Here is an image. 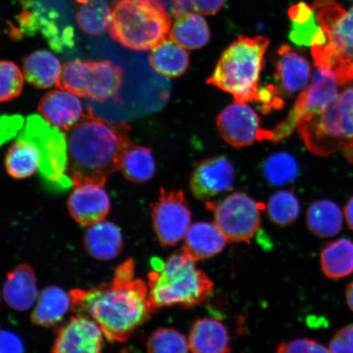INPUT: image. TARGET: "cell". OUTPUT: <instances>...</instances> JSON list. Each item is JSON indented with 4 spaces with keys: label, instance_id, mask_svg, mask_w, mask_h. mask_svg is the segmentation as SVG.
<instances>
[{
    "label": "cell",
    "instance_id": "cell-30",
    "mask_svg": "<svg viewBox=\"0 0 353 353\" xmlns=\"http://www.w3.org/2000/svg\"><path fill=\"white\" fill-rule=\"evenodd\" d=\"M120 170L130 182H148L156 173V162L152 150L132 143L123 154Z\"/></svg>",
    "mask_w": 353,
    "mask_h": 353
},
{
    "label": "cell",
    "instance_id": "cell-45",
    "mask_svg": "<svg viewBox=\"0 0 353 353\" xmlns=\"http://www.w3.org/2000/svg\"><path fill=\"white\" fill-rule=\"evenodd\" d=\"M346 299L348 307L353 312V281L347 287Z\"/></svg>",
    "mask_w": 353,
    "mask_h": 353
},
{
    "label": "cell",
    "instance_id": "cell-41",
    "mask_svg": "<svg viewBox=\"0 0 353 353\" xmlns=\"http://www.w3.org/2000/svg\"><path fill=\"white\" fill-rule=\"evenodd\" d=\"M21 123L22 119L19 117H3L0 120V145L15 135V132L19 130Z\"/></svg>",
    "mask_w": 353,
    "mask_h": 353
},
{
    "label": "cell",
    "instance_id": "cell-34",
    "mask_svg": "<svg viewBox=\"0 0 353 353\" xmlns=\"http://www.w3.org/2000/svg\"><path fill=\"white\" fill-rule=\"evenodd\" d=\"M300 213L299 201L293 192H277L269 199L268 214L278 226H288L297 220Z\"/></svg>",
    "mask_w": 353,
    "mask_h": 353
},
{
    "label": "cell",
    "instance_id": "cell-6",
    "mask_svg": "<svg viewBox=\"0 0 353 353\" xmlns=\"http://www.w3.org/2000/svg\"><path fill=\"white\" fill-rule=\"evenodd\" d=\"M296 129L309 151L316 156L342 151L353 161V81L343 87L324 112L300 122Z\"/></svg>",
    "mask_w": 353,
    "mask_h": 353
},
{
    "label": "cell",
    "instance_id": "cell-2",
    "mask_svg": "<svg viewBox=\"0 0 353 353\" xmlns=\"http://www.w3.org/2000/svg\"><path fill=\"white\" fill-rule=\"evenodd\" d=\"M130 127L83 113L72 129L66 132L68 174L73 187L85 184L104 186L109 176L120 170L123 154L132 144Z\"/></svg>",
    "mask_w": 353,
    "mask_h": 353
},
{
    "label": "cell",
    "instance_id": "cell-31",
    "mask_svg": "<svg viewBox=\"0 0 353 353\" xmlns=\"http://www.w3.org/2000/svg\"><path fill=\"white\" fill-rule=\"evenodd\" d=\"M39 154L35 145L28 141L17 139L6 154L8 174L16 179L29 178L39 169Z\"/></svg>",
    "mask_w": 353,
    "mask_h": 353
},
{
    "label": "cell",
    "instance_id": "cell-26",
    "mask_svg": "<svg viewBox=\"0 0 353 353\" xmlns=\"http://www.w3.org/2000/svg\"><path fill=\"white\" fill-rule=\"evenodd\" d=\"M149 63L162 76L176 78L187 72L189 56L183 47L171 39H166L152 48L149 56Z\"/></svg>",
    "mask_w": 353,
    "mask_h": 353
},
{
    "label": "cell",
    "instance_id": "cell-25",
    "mask_svg": "<svg viewBox=\"0 0 353 353\" xmlns=\"http://www.w3.org/2000/svg\"><path fill=\"white\" fill-rule=\"evenodd\" d=\"M60 61L52 52L39 50L32 52L23 60V73L26 81L38 88L57 85L61 76Z\"/></svg>",
    "mask_w": 353,
    "mask_h": 353
},
{
    "label": "cell",
    "instance_id": "cell-20",
    "mask_svg": "<svg viewBox=\"0 0 353 353\" xmlns=\"http://www.w3.org/2000/svg\"><path fill=\"white\" fill-rule=\"evenodd\" d=\"M83 243L91 257L110 261L121 254L123 242L121 229L112 223L103 221L88 229Z\"/></svg>",
    "mask_w": 353,
    "mask_h": 353
},
{
    "label": "cell",
    "instance_id": "cell-40",
    "mask_svg": "<svg viewBox=\"0 0 353 353\" xmlns=\"http://www.w3.org/2000/svg\"><path fill=\"white\" fill-rule=\"evenodd\" d=\"M25 345L19 335L0 330V353H24Z\"/></svg>",
    "mask_w": 353,
    "mask_h": 353
},
{
    "label": "cell",
    "instance_id": "cell-27",
    "mask_svg": "<svg viewBox=\"0 0 353 353\" xmlns=\"http://www.w3.org/2000/svg\"><path fill=\"white\" fill-rule=\"evenodd\" d=\"M343 212L328 200L312 203L307 212V226L313 235L321 238L336 236L343 227Z\"/></svg>",
    "mask_w": 353,
    "mask_h": 353
},
{
    "label": "cell",
    "instance_id": "cell-14",
    "mask_svg": "<svg viewBox=\"0 0 353 353\" xmlns=\"http://www.w3.org/2000/svg\"><path fill=\"white\" fill-rule=\"evenodd\" d=\"M235 170L230 161L217 157L198 163L190 179V189L196 198L206 200L230 191Z\"/></svg>",
    "mask_w": 353,
    "mask_h": 353
},
{
    "label": "cell",
    "instance_id": "cell-11",
    "mask_svg": "<svg viewBox=\"0 0 353 353\" xmlns=\"http://www.w3.org/2000/svg\"><path fill=\"white\" fill-rule=\"evenodd\" d=\"M152 225L163 246H174L183 239L191 225L192 213L182 191H166L152 205Z\"/></svg>",
    "mask_w": 353,
    "mask_h": 353
},
{
    "label": "cell",
    "instance_id": "cell-37",
    "mask_svg": "<svg viewBox=\"0 0 353 353\" xmlns=\"http://www.w3.org/2000/svg\"><path fill=\"white\" fill-rule=\"evenodd\" d=\"M326 37L342 55L353 61V6Z\"/></svg>",
    "mask_w": 353,
    "mask_h": 353
},
{
    "label": "cell",
    "instance_id": "cell-5",
    "mask_svg": "<svg viewBox=\"0 0 353 353\" xmlns=\"http://www.w3.org/2000/svg\"><path fill=\"white\" fill-rule=\"evenodd\" d=\"M171 19L161 0H116L108 32L121 46L132 51L151 50L164 41Z\"/></svg>",
    "mask_w": 353,
    "mask_h": 353
},
{
    "label": "cell",
    "instance_id": "cell-13",
    "mask_svg": "<svg viewBox=\"0 0 353 353\" xmlns=\"http://www.w3.org/2000/svg\"><path fill=\"white\" fill-rule=\"evenodd\" d=\"M104 334L88 317L77 315L61 326L51 353H101Z\"/></svg>",
    "mask_w": 353,
    "mask_h": 353
},
{
    "label": "cell",
    "instance_id": "cell-43",
    "mask_svg": "<svg viewBox=\"0 0 353 353\" xmlns=\"http://www.w3.org/2000/svg\"><path fill=\"white\" fill-rule=\"evenodd\" d=\"M193 10L191 0H173L172 2V12L176 17H182Z\"/></svg>",
    "mask_w": 353,
    "mask_h": 353
},
{
    "label": "cell",
    "instance_id": "cell-46",
    "mask_svg": "<svg viewBox=\"0 0 353 353\" xmlns=\"http://www.w3.org/2000/svg\"><path fill=\"white\" fill-rule=\"evenodd\" d=\"M335 0H314V3L312 4L313 10H320V8L330 6V4L334 3Z\"/></svg>",
    "mask_w": 353,
    "mask_h": 353
},
{
    "label": "cell",
    "instance_id": "cell-9",
    "mask_svg": "<svg viewBox=\"0 0 353 353\" xmlns=\"http://www.w3.org/2000/svg\"><path fill=\"white\" fill-rule=\"evenodd\" d=\"M312 81L295 101L294 107L283 121L272 130L275 142L289 137L299 123L324 112L341 92L344 83L335 70L326 65H315Z\"/></svg>",
    "mask_w": 353,
    "mask_h": 353
},
{
    "label": "cell",
    "instance_id": "cell-3",
    "mask_svg": "<svg viewBox=\"0 0 353 353\" xmlns=\"http://www.w3.org/2000/svg\"><path fill=\"white\" fill-rule=\"evenodd\" d=\"M148 285L152 313L163 307H196L210 296L214 286L208 275L183 252L168 258L161 271L150 272Z\"/></svg>",
    "mask_w": 353,
    "mask_h": 353
},
{
    "label": "cell",
    "instance_id": "cell-24",
    "mask_svg": "<svg viewBox=\"0 0 353 353\" xmlns=\"http://www.w3.org/2000/svg\"><path fill=\"white\" fill-rule=\"evenodd\" d=\"M70 308H72L70 293L59 286H48L39 294L32 320L37 325L52 327L64 319Z\"/></svg>",
    "mask_w": 353,
    "mask_h": 353
},
{
    "label": "cell",
    "instance_id": "cell-4",
    "mask_svg": "<svg viewBox=\"0 0 353 353\" xmlns=\"http://www.w3.org/2000/svg\"><path fill=\"white\" fill-rule=\"evenodd\" d=\"M269 43L261 35L238 37L223 52L207 83L231 94L236 103L259 101V81Z\"/></svg>",
    "mask_w": 353,
    "mask_h": 353
},
{
    "label": "cell",
    "instance_id": "cell-17",
    "mask_svg": "<svg viewBox=\"0 0 353 353\" xmlns=\"http://www.w3.org/2000/svg\"><path fill=\"white\" fill-rule=\"evenodd\" d=\"M39 112L52 127L68 132L81 121L83 107L78 96L65 90H52L42 97Z\"/></svg>",
    "mask_w": 353,
    "mask_h": 353
},
{
    "label": "cell",
    "instance_id": "cell-47",
    "mask_svg": "<svg viewBox=\"0 0 353 353\" xmlns=\"http://www.w3.org/2000/svg\"><path fill=\"white\" fill-rule=\"evenodd\" d=\"M350 1H353V0H350Z\"/></svg>",
    "mask_w": 353,
    "mask_h": 353
},
{
    "label": "cell",
    "instance_id": "cell-32",
    "mask_svg": "<svg viewBox=\"0 0 353 353\" xmlns=\"http://www.w3.org/2000/svg\"><path fill=\"white\" fill-rule=\"evenodd\" d=\"M77 21L83 32L99 35L108 30L112 8L104 0H77Z\"/></svg>",
    "mask_w": 353,
    "mask_h": 353
},
{
    "label": "cell",
    "instance_id": "cell-35",
    "mask_svg": "<svg viewBox=\"0 0 353 353\" xmlns=\"http://www.w3.org/2000/svg\"><path fill=\"white\" fill-rule=\"evenodd\" d=\"M188 339L173 328L154 330L147 343L148 353H188Z\"/></svg>",
    "mask_w": 353,
    "mask_h": 353
},
{
    "label": "cell",
    "instance_id": "cell-23",
    "mask_svg": "<svg viewBox=\"0 0 353 353\" xmlns=\"http://www.w3.org/2000/svg\"><path fill=\"white\" fill-rule=\"evenodd\" d=\"M23 7L32 8L37 17L39 32L46 38L50 46L57 52L74 46V32L72 26H61L59 13L54 10H48L37 0H21Z\"/></svg>",
    "mask_w": 353,
    "mask_h": 353
},
{
    "label": "cell",
    "instance_id": "cell-12",
    "mask_svg": "<svg viewBox=\"0 0 353 353\" xmlns=\"http://www.w3.org/2000/svg\"><path fill=\"white\" fill-rule=\"evenodd\" d=\"M221 136L233 147L244 148L257 141L272 139V132L262 130L258 114L246 103L228 105L217 117Z\"/></svg>",
    "mask_w": 353,
    "mask_h": 353
},
{
    "label": "cell",
    "instance_id": "cell-16",
    "mask_svg": "<svg viewBox=\"0 0 353 353\" xmlns=\"http://www.w3.org/2000/svg\"><path fill=\"white\" fill-rule=\"evenodd\" d=\"M70 216L82 226L103 222L110 210V201L103 186L96 184L74 187L68 201Z\"/></svg>",
    "mask_w": 353,
    "mask_h": 353
},
{
    "label": "cell",
    "instance_id": "cell-38",
    "mask_svg": "<svg viewBox=\"0 0 353 353\" xmlns=\"http://www.w3.org/2000/svg\"><path fill=\"white\" fill-rule=\"evenodd\" d=\"M276 353H331L321 343L310 339H298L295 341L281 343Z\"/></svg>",
    "mask_w": 353,
    "mask_h": 353
},
{
    "label": "cell",
    "instance_id": "cell-36",
    "mask_svg": "<svg viewBox=\"0 0 353 353\" xmlns=\"http://www.w3.org/2000/svg\"><path fill=\"white\" fill-rule=\"evenodd\" d=\"M24 77L19 66L10 61H0V101L15 99L21 94Z\"/></svg>",
    "mask_w": 353,
    "mask_h": 353
},
{
    "label": "cell",
    "instance_id": "cell-8",
    "mask_svg": "<svg viewBox=\"0 0 353 353\" xmlns=\"http://www.w3.org/2000/svg\"><path fill=\"white\" fill-rule=\"evenodd\" d=\"M123 81L120 65L109 61H73L65 64L57 87L85 98L104 101L117 98Z\"/></svg>",
    "mask_w": 353,
    "mask_h": 353
},
{
    "label": "cell",
    "instance_id": "cell-18",
    "mask_svg": "<svg viewBox=\"0 0 353 353\" xmlns=\"http://www.w3.org/2000/svg\"><path fill=\"white\" fill-rule=\"evenodd\" d=\"M3 296L8 306L16 311L23 312L32 308L39 297L33 268L21 263L13 268L3 285Z\"/></svg>",
    "mask_w": 353,
    "mask_h": 353
},
{
    "label": "cell",
    "instance_id": "cell-15",
    "mask_svg": "<svg viewBox=\"0 0 353 353\" xmlns=\"http://www.w3.org/2000/svg\"><path fill=\"white\" fill-rule=\"evenodd\" d=\"M276 52L274 77L281 94L293 96L305 90L312 72L306 57L286 44Z\"/></svg>",
    "mask_w": 353,
    "mask_h": 353
},
{
    "label": "cell",
    "instance_id": "cell-33",
    "mask_svg": "<svg viewBox=\"0 0 353 353\" xmlns=\"http://www.w3.org/2000/svg\"><path fill=\"white\" fill-rule=\"evenodd\" d=\"M263 174L273 186L281 187L294 182L299 175V165L292 154L277 152L264 162Z\"/></svg>",
    "mask_w": 353,
    "mask_h": 353
},
{
    "label": "cell",
    "instance_id": "cell-21",
    "mask_svg": "<svg viewBox=\"0 0 353 353\" xmlns=\"http://www.w3.org/2000/svg\"><path fill=\"white\" fill-rule=\"evenodd\" d=\"M189 350L192 353H230V338L223 323L202 319L194 323L190 331Z\"/></svg>",
    "mask_w": 353,
    "mask_h": 353
},
{
    "label": "cell",
    "instance_id": "cell-22",
    "mask_svg": "<svg viewBox=\"0 0 353 353\" xmlns=\"http://www.w3.org/2000/svg\"><path fill=\"white\" fill-rule=\"evenodd\" d=\"M291 20L289 38L295 46L313 47L323 46L327 37L321 29L316 17L314 10L305 3H299L288 11Z\"/></svg>",
    "mask_w": 353,
    "mask_h": 353
},
{
    "label": "cell",
    "instance_id": "cell-29",
    "mask_svg": "<svg viewBox=\"0 0 353 353\" xmlns=\"http://www.w3.org/2000/svg\"><path fill=\"white\" fill-rule=\"evenodd\" d=\"M170 39L188 50H197L206 46L210 38L208 24L202 17L194 13L176 17Z\"/></svg>",
    "mask_w": 353,
    "mask_h": 353
},
{
    "label": "cell",
    "instance_id": "cell-1",
    "mask_svg": "<svg viewBox=\"0 0 353 353\" xmlns=\"http://www.w3.org/2000/svg\"><path fill=\"white\" fill-rule=\"evenodd\" d=\"M134 272V261L130 259L117 268L109 283L70 290L74 312L94 321L110 342L129 341L152 314L148 303V285L135 279Z\"/></svg>",
    "mask_w": 353,
    "mask_h": 353
},
{
    "label": "cell",
    "instance_id": "cell-42",
    "mask_svg": "<svg viewBox=\"0 0 353 353\" xmlns=\"http://www.w3.org/2000/svg\"><path fill=\"white\" fill-rule=\"evenodd\" d=\"M193 10L202 15H214L223 8L225 0H191Z\"/></svg>",
    "mask_w": 353,
    "mask_h": 353
},
{
    "label": "cell",
    "instance_id": "cell-10",
    "mask_svg": "<svg viewBox=\"0 0 353 353\" xmlns=\"http://www.w3.org/2000/svg\"><path fill=\"white\" fill-rule=\"evenodd\" d=\"M207 208L214 212V223L228 241H250L261 223L258 203L245 194L234 193L217 205L208 203Z\"/></svg>",
    "mask_w": 353,
    "mask_h": 353
},
{
    "label": "cell",
    "instance_id": "cell-19",
    "mask_svg": "<svg viewBox=\"0 0 353 353\" xmlns=\"http://www.w3.org/2000/svg\"><path fill=\"white\" fill-rule=\"evenodd\" d=\"M227 242L226 236L215 223L199 222L189 228L182 252L197 262L222 252Z\"/></svg>",
    "mask_w": 353,
    "mask_h": 353
},
{
    "label": "cell",
    "instance_id": "cell-7",
    "mask_svg": "<svg viewBox=\"0 0 353 353\" xmlns=\"http://www.w3.org/2000/svg\"><path fill=\"white\" fill-rule=\"evenodd\" d=\"M32 143L39 154V176L48 190L61 192L73 187L68 174V141L64 132L32 114L17 138Z\"/></svg>",
    "mask_w": 353,
    "mask_h": 353
},
{
    "label": "cell",
    "instance_id": "cell-44",
    "mask_svg": "<svg viewBox=\"0 0 353 353\" xmlns=\"http://www.w3.org/2000/svg\"><path fill=\"white\" fill-rule=\"evenodd\" d=\"M344 216H345L348 227L353 231V196L350 199L344 208Z\"/></svg>",
    "mask_w": 353,
    "mask_h": 353
},
{
    "label": "cell",
    "instance_id": "cell-28",
    "mask_svg": "<svg viewBox=\"0 0 353 353\" xmlns=\"http://www.w3.org/2000/svg\"><path fill=\"white\" fill-rule=\"evenodd\" d=\"M322 271L330 279H339L353 273V242L341 238L325 245L321 252Z\"/></svg>",
    "mask_w": 353,
    "mask_h": 353
},
{
    "label": "cell",
    "instance_id": "cell-39",
    "mask_svg": "<svg viewBox=\"0 0 353 353\" xmlns=\"http://www.w3.org/2000/svg\"><path fill=\"white\" fill-rule=\"evenodd\" d=\"M331 353H353V324L339 330L330 343Z\"/></svg>",
    "mask_w": 353,
    "mask_h": 353
}]
</instances>
